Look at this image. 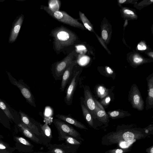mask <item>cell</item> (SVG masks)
Segmentation results:
<instances>
[{"label":"cell","instance_id":"10","mask_svg":"<svg viewBox=\"0 0 153 153\" xmlns=\"http://www.w3.org/2000/svg\"><path fill=\"white\" fill-rule=\"evenodd\" d=\"M84 102L91 115H96L97 111L100 109L96 104L89 89L87 86L84 87Z\"/></svg>","mask_w":153,"mask_h":153},{"label":"cell","instance_id":"28","mask_svg":"<svg viewBox=\"0 0 153 153\" xmlns=\"http://www.w3.org/2000/svg\"><path fill=\"white\" fill-rule=\"evenodd\" d=\"M133 60L134 63L139 64L141 63L143 61V59L141 57L136 56L134 57Z\"/></svg>","mask_w":153,"mask_h":153},{"label":"cell","instance_id":"15","mask_svg":"<svg viewBox=\"0 0 153 153\" xmlns=\"http://www.w3.org/2000/svg\"><path fill=\"white\" fill-rule=\"evenodd\" d=\"M80 99V105L82 114L85 121L91 127H93L94 122L92 117L88 110L84 102V98L81 97Z\"/></svg>","mask_w":153,"mask_h":153},{"label":"cell","instance_id":"19","mask_svg":"<svg viewBox=\"0 0 153 153\" xmlns=\"http://www.w3.org/2000/svg\"><path fill=\"white\" fill-rule=\"evenodd\" d=\"M0 108L2 110L7 117L11 120H13L14 118L6 104L0 99Z\"/></svg>","mask_w":153,"mask_h":153},{"label":"cell","instance_id":"37","mask_svg":"<svg viewBox=\"0 0 153 153\" xmlns=\"http://www.w3.org/2000/svg\"><path fill=\"white\" fill-rule=\"evenodd\" d=\"M126 1V0H120L118 1L120 3L122 4L125 2Z\"/></svg>","mask_w":153,"mask_h":153},{"label":"cell","instance_id":"7","mask_svg":"<svg viewBox=\"0 0 153 153\" xmlns=\"http://www.w3.org/2000/svg\"><path fill=\"white\" fill-rule=\"evenodd\" d=\"M19 113L22 122L32 132L39 137L51 141V140L44 137L40 128L41 123L30 117L20 110H19Z\"/></svg>","mask_w":153,"mask_h":153},{"label":"cell","instance_id":"39","mask_svg":"<svg viewBox=\"0 0 153 153\" xmlns=\"http://www.w3.org/2000/svg\"><path fill=\"white\" fill-rule=\"evenodd\" d=\"M145 132L146 133H148L149 132V130L148 129H146L145 130Z\"/></svg>","mask_w":153,"mask_h":153},{"label":"cell","instance_id":"36","mask_svg":"<svg viewBox=\"0 0 153 153\" xmlns=\"http://www.w3.org/2000/svg\"><path fill=\"white\" fill-rule=\"evenodd\" d=\"M110 101V98L109 97H107L105 99V102L106 103L108 104Z\"/></svg>","mask_w":153,"mask_h":153},{"label":"cell","instance_id":"9","mask_svg":"<svg viewBox=\"0 0 153 153\" xmlns=\"http://www.w3.org/2000/svg\"><path fill=\"white\" fill-rule=\"evenodd\" d=\"M19 126L24 135L33 142L47 147L51 145V141L36 135L22 122Z\"/></svg>","mask_w":153,"mask_h":153},{"label":"cell","instance_id":"18","mask_svg":"<svg viewBox=\"0 0 153 153\" xmlns=\"http://www.w3.org/2000/svg\"><path fill=\"white\" fill-rule=\"evenodd\" d=\"M79 15L80 19L83 24V26L86 29L90 31H92L93 28L92 25L85 14L79 11Z\"/></svg>","mask_w":153,"mask_h":153},{"label":"cell","instance_id":"11","mask_svg":"<svg viewBox=\"0 0 153 153\" xmlns=\"http://www.w3.org/2000/svg\"><path fill=\"white\" fill-rule=\"evenodd\" d=\"M24 15L21 14L14 21L8 39L9 43H12L16 40L24 20Z\"/></svg>","mask_w":153,"mask_h":153},{"label":"cell","instance_id":"2","mask_svg":"<svg viewBox=\"0 0 153 153\" xmlns=\"http://www.w3.org/2000/svg\"><path fill=\"white\" fill-rule=\"evenodd\" d=\"M42 8L52 17L60 22L74 27L85 29L83 25L78 21V19L73 18L64 11H53L48 7L45 6H42Z\"/></svg>","mask_w":153,"mask_h":153},{"label":"cell","instance_id":"20","mask_svg":"<svg viewBox=\"0 0 153 153\" xmlns=\"http://www.w3.org/2000/svg\"><path fill=\"white\" fill-rule=\"evenodd\" d=\"M153 80L152 77L148 83L149 87L148 102L149 104L152 105L153 103Z\"/></svg>","mask_w":153,"mask_h":153},{"label":"cell","instance_id":"25","mask_svg":"<svg viewBox=\"0 0 153 153\" xmlns=\"http://www.w3.org/2000/svg\"><path fill=\"white\" fill-rule=\"evenodd\" d=\"M136 140L134 139L129 141L123 142L120 143L119 146L123 148H126L135 142Z\"/></svg>","mask_w":153,"mask_h":153},{"label":"cell","instance_id":"1","mask_svg":"<svg viewBox=\"0 0 153 153\" xmlns=\"http://www.w3.org/2000/svg\"><path fill=\"white\" fill-rule=\"evenodd\" d=\"M51 34L53 39V48L57 54L78 41V37L75 33L63 26L52 30Z\"/></svg>","mask_w":153,"mask_h":153},{"label":"cell","instance_id":"32","mask_svg":"<svg viewBox=\"0 0 153 153\" xmlns=\"http://www.w3.org/2000/svg\"><path fill=\"white\" fill-rule=\"evenodd\" d=\"M124 13L130 15L134 16V13L132 11L128 9H125L123 11Z\"/></svg>","mask_w":153,"mask_h":153},{"label":"cell","instance_id":"26","mask_svg":"<svg viewBox=\"0 0 153 153\" xmlns=\"http://www.w3.org/2000/svg\"><path fill=\"white\" fill-rule=\"evenodd\" d=\"M8 149L7 145L2 141H0V153H8Z\"/></svg>","mask_w":153,"mask_h":153},{"label":"cell","instance_id":"14","mask_svg":"<svg viewBox=\"0 0 153 153\" xmlns=\"http://www.w3.org/2000/svg\"><path fill=\"white\" fill-rule=\"evenodd\" d=\"M55 116L58 119L70 124L78 128L81 129H88V128L84 125L73 117L71 115L59 114L56 115Z\"/></svg>","mask_w":153,"mask_h":153},{"label":"cell","instance_id":"38","mask_svg":"<svg viewBox=\"0 0 153 153\" xmlns=\"http://www.w3.org/2000/svg\"><path fill=\"white\" fill-rule=\"evenodd\" d=\"M33 153H48L47 152H34Z\"/></svg>","mask_w":153,"mask_h":153},{"label":"cell","instance_id":"31","mask_svg":"<svg viewBox=\"0 0 153 153\" xmlns=\"http://www.w3.org/2000/svg\"><path fill=\"white\" fill-rule=\"evenodd\" d=\"M138 49L140 50H145L146 49V45L143 43H140L137 45Z\"/></svg>","mask_w":153,"mask_h":153},{"label":"cell","instance_id":"8","mask_svg":"<svg viewBox=\"0 0 153 153\" xmlns=\"http://www.w3.org/2000/svg\"><path fill=\"white\" fill-rule=\"evenodd\" d=\"M80 146L72 145L65 143L51 144L47 148L48 153H76Z\"/></svg>","mask_w":153,"mask_h":153},{"label":"cell","instance_id":"24","mask_svg":"<svg viewBox=\"0 0 153 153\" xmlns=\"http://www.w3.org/2000/svg\"><path fill=\"white\" fill-rule=\"evenodd\" d=\"M97 92L98 96L101 98L104 97L107 95V91L103 86H99L97 89Z\"/></svg>","mask_w":153,"mask_h":153},{"label":"cell","instance_id":"13","mask_svg":"<svg viewBox=\"0 0 153 153\" xmlns=\"http://www.w3.org/2000/svg\"><path fill=\"white\" fill-rule=\"evenodd\" d=\"M77 63L76 60H74L64 72L61 79L60 88L61 91L62 92L64 91L71 77L73 68Z\"/></svg>","mask_w":153,"mask_h":153},{"label":"cell","instance_id":"27","mask_svg":"<svg viewBox=\"0 0 153 153\" xmlns=\"http://www.w3.org/2000/svg\"><path fill=\"white\" fill-rule=\"evenodd\" d=\"M128 151V150L126 149H117L108 150L105 153H125Z\"/></svg>","mask_w":153,"mask_h":153},{"label":"cell","instance_id":"23","mask_svg":"<svg viewBox=\"0 0 153 153\" xmlns=\"http://www.w3.org/2000/svg\"><path fill=\"white\" fill-rule=\"evenodd\" d=\"M16 138L18 141L24 145L29 146L32 148L34 147L25 138L22 137H16Z\"/></svg>","mask_w":153,"mask_h":153},{"label":"cell","instance_id":"21","mask_svg":"<svg viewBox=\"0 0 153 153\" xmlns=\"http://www.w3.org/2000/svg\"><path fill=\"white\" fill-rule=\"evenodd\" d=\"M96 115L100 121L105 122L107 121L108 117L104 110L100 109L97 111Z\"/></svg>","mask_w":153,"mask_h":153},{"label":"cell","instance_id":"40","mask_svg":"<svg viewBox=\"0 0 153 153\" xmlns=\"http://www.w3.org/2000/svg\"><path fill=\"white\" fill-rule=\"evenodd\" d=\"M150 1H152V2H153V0H151Z\"/></svg>","mask_w":153,"mask_h":153},{"label":"cell","instance_id":"17","mask_svg":"<svg viewBox=\"0 0 153 153\" xmlns=\"http://www.w3.org/2000/svg\"><path fill=\"white\" fill-rule=\"evenodd\" d=\"M65 140L66 143L72 145L80 146L82 143V141L77 140L75 138L68 135H65L63 139V141Z\"/></svg>","mask_w":153,"mask_h":153},{"label":"cell","instance_id":"5","mask_svg":"<svg viewBox=\"0 0 153 153\" xmlns=\"http://www.w3.org/2000/svg\"><path fill=\"white\" fill-rule=\"evenodd\" d=\"M75 66L73 68L71 77L68 84L64 98V102L68 105H71L72 103L74 94L82 71L81 68L77 66L75 67Z\"/></svg>","mask_w":153,"mask_h":153},{"label":"cell","instance_id":"22","mask_svg":"<svg viewBox=\"0 0 153 153\" xmlns=\"http://www.w3.org/2000/svg\"><path fill=\"white\" fill-rule=\"evenodd\" d=\"M122 137V139L126 141H131L136 138L135 135L134 133L130 131L124 133Z\"/></svg>","mask_w":153,"mask_h":153},{"label":"cell","instance_id":"4","mask_svg":"<svg viewBox=\"0 0 153 153\" xmlns=\"http://www.w3.org/2000/svg\"><path fill=\"white\" fill-rule=\"evenodd\" d=\"M76 53L75 50H74L62 60L56 62L53 64L51 71L55 80H61L64 72L74 60Z\"/></svg>","mask_w":153,"mask_h":153},{"label":"cell","instance_id":"33","mask_svg":"<svg viewBox=\"0 0 153 153\" xmlns=\"http://www.w3.org/2000/svg\"><path fill=\"white\" fill-rule=\"evenodd\" d=\"M95 103L97 105L101 110H104V108L102 106L97 100L94 99Z\"/></svg>","mask_w":153,"mask_h":153},{"label":"cell","instance_id":"3","mask_svg":"<svg viewBox=\"0 0 153 153\" xmlns=\"http://www.w3.org/2000/svg\"><path fill=\"white\" fill-rule=\"evenodd\" d=\"M53 123L57 130L59 141H63V138L65 135H69L82 141L84 140L81 137L79 132L70 124L58 119H54Z\"/></svg>","mask_w":153,"mask_h":153},{"label":"cell","instance_id":"6","mask_svg":"<svg viewBox=\"0 0 153 153\" xmlns=\"http://www.w3.org/2000/svg\"><path fill=\"white\" fill-rule=\"evenodd\" d=\"M7 73L10 82L19 89L27 102L32 106L36 107L35 99L30 88L22 80H19L17 81L13 77L10 73L7 71Z\"/></svg>","mask_w":153,"mask_h":153},{"label":"cell","instance_id":"35","mask_svg":"<svg viewBox=\"0 0 153 153\" xmlns=\"http://www.w3.org/2000/svg\"><path fill=\"white\" fill-rule=\"evenodd\" d=\"M146 151L148 153H153V146L147 148L146 150Z\"/></svg>","mask_w":153,"mask_h":153},{"label":"cell","instance_id":"34","mask_svg":"<svg viewBox=\"0 0 153 153\" xmlns=\"http://www.w3.org/2000/svg\"><path fill=\"white\" fill-rule=\"evenodd\" d=\"M106 69L107 72L109 74H112L113 73V70L109 67H107Z\"/></svg>","mask_w":153,"mask_h":153},{"label":"cell","instance_id":"30","mask_svg":"<svg viewBox=\"0 0 153 153\" xmlns=\"http://www.w3.org/2000/svg\"><path fill=\"white\" fill-rule=\"evenodd\" d=\"M102 38L104 40H106L108 37V34L107 31L105 30H102Z\"/></svg>","mask_w":153,"mask_h":153},{"label":"cell","instance_id":"16","mask_svg":"<svg viewBox=\"0 0 153 153\" xmlns=\"http://www.w3.org/2000/svg\"><path fill=\"white\" fill-rule=\"evenodd\" d=\"M40 126L44 137L46 138L51 140L53 138L52 131L48 124L46 123L43 125L40 124Z\"/></svg>","mask_w":153,"mask_h":153},{"label":"cell","instance_id":"29","mask_svg":"<svg viewBox=\"0 0 153 153\" xmlns=\"http://www.w3.org/2000/svg\"><path fill=\"white\" fill-rule=\"evenodd\" d=\"M120 114V112L118 111H114L110 112L109 114L112 117H115L119 116Z\"/></svg>","mask_w":153,"mask_h":153},{"label":"cell","instance_id":"12","mask_svg":"<svg viewBox=\"0 0 153 153\" xmlns=\"http://www.w3.org/2000/svg\"><path fill=\"white\" fill-rule=\"evenodd\" d=\"M130 97L134 107L139 110H142L144 108V101L137 87H133Z\"/></svg>","mask_w":153,"mask_h":153}]
</instances>
